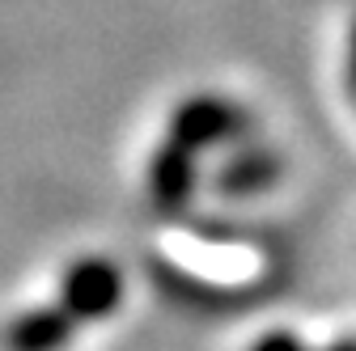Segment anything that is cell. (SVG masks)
Wrapping results in <instances>:
<instances>
[{
	"mask_svg": "<svg viewBox=\"0 0 356 351\" xmlns=\"http://www.w3.org/2000/svg\"><path fill=\"white\" fill-rule=\"evenodd\" d=\"M195 157L200 153L174 144V140H165L153 153V161H149V199H153V207H161V212H183L191 203V195L200 187V165H195Z\"/></svg>",
	"mask_w": 356,
	"mask_h": 351,
	"instance_id": "obj_4",
	"label": "cell"
},
{
	"mask_svg": "<svg viewBox=\"0 0 356 351\" xmlns=\"http://www.w3.org/2000/svg\"><path fill=\"white\" fill-rule=\"evenodd\" d=\"M60 305L72 322H106L123 305V271L102 254L76 258L60 280Z\"/></svg>",
	"mask_w": 356,
	"mask_h": 351,
	"instance_id": "obj_2",
	"label": "cell"
},
{
	"mask_svg": "<svg viewBox=\"0 0 356 351\" xmlns=\"http://www.w3.org/2000/svg\"><path fill=\"white\" fill-rule=\"evenodd\" d=\"M250 351H305V343L293 330H267L250 343Z\"/></svg>",
	"mask_w": 356,
	"mask_h": 351,
	"instance_id": "obj_6",
	"label": "cell"
},
{
	"mask_svg": "<svg viewBox=\"0 0 356 351\" xmlns=\"http://www.w3.org/2000/svg\"><path fill=\"white\" fill-rule=\"evenodd\" d=\"M280 178H284L280 153L263 148V144H242V148H234L225 161L216 165L212 187H216L220 195H229V199H250V195L272 191Z\"/></svg>",
	"mask_w": 356,
	"mask_h": 351,
	"instance_id": "obj_3",
	"label": "cell"
},
{
	"mask_svg": "<svg viewBox=\"0 0 356 351\" xmlns=\"http://www.w3.org/2000/svg\"><path fill=\"white\" fill-rule=\"evenodd\" d=\"M72 318L64 305H38L5 326V351H64L72 339Z\"/></svg>",
	"mask_w": 356,
	"mask_h": 351,
	"instance_id": "obj_5",
	"label": "cell"
},
{
	"mask_svg": "<svg viewBox=\"0 0 356 351\" xmlns=\"http://www.w3.org/2000/svg\"><path fill=\"white\" fill-rule=\"evenodd\" d=\"M343 72H348V94L356 98V22H352V34H348V64H343Z\"/></svg>",
	"mask_w": 356,
	"mask_h": 351,
	"instance_id": "obj_7",
	"label": "cell"
},
{
	"mask_svg": "<svg viewBox=\"0 0 356 351\" xmlns=\"http://www.w3.org/2000/svg\"><path fill=\"white\" fill-rule=\"evenodd\" d=\"M327 351H356V334H352V339H339V343H331Z\"/></svg>",
	"mask_w": 356,
	"mask_h": 351,
	"instance_id": "obj_8",
	"label": "cell"
},
{
	"mask_svg": "<svg viewBox=\"0 0 356 351\" xmlns=\"http://www.w3.org/2000/svg\"><path fill=\"white\" fill-rule=\"evenodd\" d=\"M250 131V110L234 98L220 94H191L170 110V127L165 140L183 144L191 153H208L220 144H238Z\"/></svg>",
	"mask_w": 356,
	"mask_h": 351,
	"instance_id": "obj_1",
	"label": "cell"
}]
</instances>
